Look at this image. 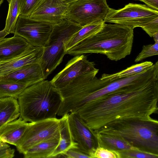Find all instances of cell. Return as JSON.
Here are the masks:
<instances>
[{
  "mask_svg": "<svg viewBox=\"0 0 158 158\" xmlns=\"http://www.w3.org/2000/svg\"><path fill=\"white\" fill-rule=\"evenodd\" d=\"M91 158H120L118 152L98 147L93 151Z\"/></svg>",
  "mask_w": 158,
  "mask_h": 158,
  "instance_id": "83f0119b",
  "label": "cell"
},
{
  "mask_svg": "<svg viewBox=\"0 0 158 158\" xmlns=\"http://www.w3.org/2000/svg\"><path fill=\"white\" fill-rule=\"evenodd\" d=\"M134 29L127 26L105 23L98 31L66 50L65 54L75 56L99 53L111 60L117 61L131 54Z\"/></svg>",
  "mask_w": 158,
  "mask_h": 158,
  "instance_id": "7a4b0ae2",
  "label": "cell"
},
{
  "mask_svg": "<svg viewBox=\"0 0 158 158\" xmlns=\"http://www.w3.org/2000/svg\"><path fill=\"white\" fill-rule=\"evenodd\" d=\"M158 55V41L153 44L143 45L141 52L137 56L135 62H137L148 57Z\"/></svg>",
  "mask_w": 158,
  "mask_h": 158,
  "instance_id": "4316f807",
  "label": "cell"
},
{
  "mask_svg": "<svg viewBox=\"0 0 158 158\" xmlns=\"http://www.w3.org/2000/svg\"><path fill=\"white\" fill-rule=\"evenodd\" d=\"M60 119L52 118L28 123L17 150L23 153L34 145L50 139L60 138Z\"/></svg>",
  "mask_w": 158,
  "mask_h": 158,
  "instance_id": "9c48e42d",
  "label": "cell"
},
{
  "mask_svg": "<svg viewBox=\"0 0 158 158\" xmlns=\"http://www.w3.org/2000/svg\"><path fill=\"white\" fill-rule=\"evenodd\" d=\"M153 63L151 61H146L132 65L119 72L112 74H103L100 79L113 80L127 77L141 72L151 67Z\"/></svg>",
  "mask_w": 158,
  "mask_h": 158,
  "instance_id": "603a6c76",
  "label": "cell"
},
{
  "mask_svg": "<svg viewBox=\"0 0 158 158\" xmlns=\"http://www.w3.org/2000/svg\"><path fill=\"white\" fill-rule=\"evenodd\" d=\"M28 86L26 84L0 79V98L10 97L18 99Z\"/></svg>",
  "mask_w": 158,
  "mask_h": 158,
  "instance_id": "d4e9b609",
  "label": "cell"
},
{
  "mask_svg": "<svg viewBox=\"0 0 158 158\" xmlns=\"http://www.w3.org/2000/svg\"><path fill=\"white\" fill-rule=\"evenodd\" d=\"M53 26L30 17L19 15L14 34L23 38L31 45L44 48L48 40Z\"/></svg>",
  "mask_w": 158,
  "mask_h": 158,
  "instance_id": "30bf717a",
  "label": "cell"
},
{
  "mask_svg": "<svg viewBox=\"0 0 158 158\" xmlns=\"http://www.w3.org/2000/svg\"><path fill=\"white\" fill-rule=\"evenodd\" d=\"M82 27L66 19L53 26L39 64L44 80L62 62L67 43Z\"/></svg>",
  "mask_w": 158,
  "mask_h": 158,
  "instance_id": "5b68a950",
  "label": "cell"
},
{
  "mask_svg": "<svg viewBox=\"0 0 158 158\" xmlns=\"http://www.w3.org/2000/svg\"><path fill=\"white\" fill-rule=\"evenodd\" d=\"M156 79H158V61L146 70L127 77L110 81L98 78L95 76L94 84L96 91L76 102L74 108L78 110L86 103L124 86Z\"/></svg>",
  "mask_w": 158,
  "mask_h": 158,
  "instance_id": "8992f818",
  "label": "cell"
},
{
  "mask_svg": "<svg viewBox=\"0 0 158 158\" xmlns=\"http://www.w3.org/2000/svg\"><path fill=\"white\" fill-rule=\"evenodd\" d=\"M64 155L65 158H91L89 155L80 150L77 148L70 149L66 152Z\"/></svg>",
  "mask_w": 158,
  "mask_h": 158,
  "instance_id": "1f68e13d",
  "label": "cell"
},
{
  "mask_svg": "<svg viewBox=\"0 0 158 158\" xmlns=\"http://www.w3.org/2000/svg\"><path fill=\"white\" fill-rule=\"evenodd\" d=\"M104 23V21L94 22L82 27L67 43L66 46V51L97 33L101 29Z\"/></svg>",
  "mask_w": 158,
  "mask_h": 158,
  "instance_id": "7402d4cb",
  "label": "cell"
},
{
  "mask_svg": "<svg viewBox=\"0 0 158 158\" xmlns=\"http://www.w3.org/2000/svg\"><path fill=\"white\" fill-rule=\"evenodd\" d=\"M22 37L15 35L5 38L0 42V61L6 60L22 53L30 45Z\"/></svg>",
  "mask_w": 158,
  "mask_h": 158,
  "instance_id": "ac0fdd59",
  "label": "cell"
},
{
  "mask_svg": "<svg viewBox=\"0 0 158 158\" xmlns=\"http://www.w3.org/2000/svg\"><path fill=\"white\" fill-rule=\"evenodd\" d=\"M68 4L65 19L82 27L104 21L110 8L106 0H77Z\"/></svg>",
  "mask_w": 158,
  "mask_h": 158,
  "instance_id": "ba28073f",
  "label": "cell"
},
{
  "mask_svg": "<svg viewBox=\"0 0 158 158\" xmlns=\"http://www.w3.org/2000/svg\"><path fill=\"white\" fill-rule=\"evenodd\" d=\"M44 48L30 44L21 54L0 61V78L5 76L26 65L39 63Z\"/></svg>",
  "mask_w": 158,
  "mask_h": 158,
  "instance_id": "5bb4252c",
  "label": "cell"
},
{
  "mask_svg": "<svg viewBox=\"0 0 158 158\" xmlns=\"http://www.w3.org/2000/svg\"><path fill=\"white\" fill-rule=\"evenodd\" d=\"M15 150L10 145L0 139V158H12L15 156Z\"/></svg>",
  "mask_w": 158,
  "mask_h": 158,
  "instance_id": "f546056e",
  "label": "cell"
},
{
  "mask_svg": "<svg viewBox=\"0 0 158 158\" xmlns=\"http://www.w3.org/2000/svg\"><path fill=\"white\" fill-rule=\"evenodd\" d=\"M60 138L50 139L31 147L23 154L25 158H50L57 147Z\"/></svg>",
  "mask_w": 158,
  "mask_h": 158,
  "instance_id": "44dd1931",
  "label": "cell"
},
{
  "mask_svg": "<svg viewBox=\"0 0 158 158\" xmlns=\"http://www.w3.org/2000/svg\"><path fill=\"white\" fill-rule=\"evenodd\" d=\"M69 115V114H65L60 119L59 143L50 158L65 157L64 155L68 150L78 148L77 144L74 140L70 129Z\"/></svg>",
  "mask_w": 158,
  "mask_h": 158,
  "instance_id": "e0dca14e",
  "label": "cell"
},
{
  "mask_svg": "<svg viewBox=\"0 0 158 158\" xmlns=\"http://www.w3.org/2000/svg\"><path fill=\"white\" fill-rule=\"evenodd\" d=\"M158 18V11L146 5L129 3L118 10L110 9L104 22L142 28Z\"/></svg>",
  "mask_w": 158,
  "mask_h": 158,
  "instance_id": "52a82bcc",
  "label": "cell"
},
{
  "mask_svg": "<svg viewBox=\"0 0 158 158\" xmlns=\"http://www.w3.org/2000/svg\"><path fill=\"white\" fill-rule=\"evenodd\" d=\"M2 79L26 84L29 86L44 80L39 63L29 64L2 77Z\"/></svg>",
  "mask_w": 158,
  "mask_h": 158,
  "instance_id": "9a60e30c",
  "label": "cell"
},
{
  "mask_svg": "<svg viewBox=\"0 0 158 158\" xmlns=\"http://www.w3.org/2000/svg\"><path fill=\"white\" fill-rule=\"evenodd\" d=\"M18 99L20 117L30 122L56 118L63 100L59 89L45 80L27 87Z\"/></svg>",
  "mask_w": 158,
  "mask_h": 158,
  "instance_id": "3957f363",
  "label": "cell"
},
{
  "mask_svg": "<svg viewBox=\"0 0 158 158\" xmlns=\"http://www.w3.org/2000/svg\"><path fill=\"white\" fill-rule=\"evenodd\" d=\"M120 158H158V154L141 150L118 151Z\"/></svg>",
  "mask_w": 158,
  "mask_h": 158,
  "instance_id": "484cf974",
  "label": "cell"
},
{
  "mask_svg": "<svg viewBox=\"0 0 158 158\" xmlns=\"http://www.w3.org/2000/svg\"><path fill=\"white\" fill-rule=\"evenodd\" d=\"M95 135L97 147H101L116 152L131 150H140L116 136L98 133H96Z\"/></svg>",
  "mask_w": 158,
  "mask_h": 158,
  "instance_id": "d6986e66",
  "label": "cell"
},
{
  "mask_svg": "<svg viewBox=\"0 0 158 158\" xmlns=\"http://www.w3.org/2000/svg\"><path fill=\"white\" fill-rule=\"evenodd\" d=\"M41 0H23L20 16L30 17Z\"/></svg>",
  "mask_w": 158,
  "mask_h": 158,
  "instance_id": "f1b7e54d",
  "label": "cell"
},
{
  "mask_svg": "<svg viewBox=\"0 0 158 158\" xmlns=\"http://www.w3.org/2000/svg\"><path fill=\"white\" fill-rule=\"evenodd\" d=\"M96 133L116 136L140 150L158 154L157 120L122 123Z\"/></svg>",
  "mask_w": 158,
  "mask_h": 158,
  "instance_id": "277c9868",
  "label": "cell"
},
{
  "mask_svg": "<svg viewBox=\"0 0 158 158\" xmlns=\"http://www.w3.org/2000/svg\"><path fill=\"white\" fill-rule=\"evenodd\" d=\"M3 0H0V6L2 3Z\"/></svg>",
  "mask_w": 158,
  "mask_h": 158,
  "instance_id": "d590c367",
  "label": "cell"
},
{
  "mask_svg": "<svg viewBox=\"0 0 158 158\" xmlns=\"http://www.w3.org/2000/svg\"><path fill=\"white\" fill-rule=\"evenodd\" d=\"M68 6L64 0H41L30 17L53 26L65 19Z\"/></svg>",
  "mask_w": 158,
  "mask_h": 158,
  "instance_id": "4fadbf2b",
  "label": "cell"
},
{
  "mask_svg": "<svg viewBox=\"0 0 158 158\" xmlns=\"http://www.w3.org/2000/svg\"><path fill=\"white\" fill-rule=\"evenodd\" d=\"M28 123L20 118L5 124L0 128V139L17 146L28 127Z\"/></svg>",
  "mask_w": 158,
  "mask_h": 158,
  "instance_id": "2e32d148",
  "label": "cell"
},
{
  "mask_svg": "<svg viewBox=\"0 0 158 158\" xmlns=\"http://www.w3.org/2000/svg\"><path fill=\"white\" fill-rule=\"evenodd\" d=\"M144 3L149 7L158 11V0H136Z\"/></svg>",
  "mask_w": 158,
  "mask_h": 158,
  "instance_id": "d6a6232c",
  "label": "cell"
},
{
  "mask_svg": "<svg viewBox=\"0 0 158 158\" xmlns=\"http://www.w3.org/2000/svg\"><path fill=\"white\" fill-rule=\"evenodd\" d=\"M99 70L95 67L94 62L90 61L83 54L75 56L69 60L61 71L50 81L56 88L59 89L68 84L75 78Z\"/></svg>",
  "mask_w": 158,
  "mask_h": 158,
  "instance_id": "8fae6325",
  "label": "cell"
},
{
  "mask_svg": "<svg viewBox=\"0 0 158 158\" xmlns=\"http://www.w3.org/2000/svg\"><path fill=\"white\" fill-rule=\"evenodd\" d=\"M9 9L4 28L9 34H14L15 26L20 15L23 0H7Z\"/></svg>",
  "mask_w": 158,
  "mask_h": 158,
  "instance_id": "cb8c5ba5",
  "label": "cell"
},
{
  "mask_svg": "<svg viewBox=\"0 0 158 158\" xmlns=\"http://www.w3.org/2000/svg\"><path fill=\"white\" fill-rule=\"evenodd\" d=\"M9 34L7 33L4 29L0 31V42L3 40L5 37Z\"/></svg>",
  "mask_w": 158,
  "mask_h": 158,
  "instance_id": "836d02e7",
  "label": "cell"
},
{
  "mask_svg": "<svg viewBox=\"0 0 158 158\" xmlns=\"http://www.w3.org/2000/svg\"><path fill=\"white\" fill-rule=\"evenodd\" d=\"M68 122L74 140L77 148L91 156L97 147L95 135L83 120L76 112L69 113Z\"/></svg>",
  "mask_w": 158,
  "mask_h": 158,
  "instance_id": "7c38bea8",
  "label": "cell"
},
{
  "mask_svg": "<svg viewBox=\"0 0 158 158\" xmlns=\"http://www.w3.org/2000/svg\"><path fill=\"white\" fill-rule=\"evenodd\" d=\"M20 114L17 98L10 97L0 98V128L16 119Z\"/></svg>",
  "mask_w": 158,
  "mask_h": 158,
  "instance_id": "ffe728a7",
  "label": "cell"
},
{
  "mask_svg": "<svg viewBox=\"0 0 158 158\" xmlns=\"http://www.w3.org/2000/svg\"><path fill=\"white\" fill-rule=\"evenodd\" d=\"M150 37L158 32V18L156 19L141 28Z\"/></svg>",
  "mask_w": 158,
  "mask_h": 158,
  "instance_id": "4dcf8cb0",
  "label": "cell"
},
{
  "mask_svg": "<svg viewBox=\"0 0 158 158\" xmlns=\"http://www.w3.org/2000/svg\"><path fill=\"white\" fill-rule=\"evenodd\" d=\"M158 79L128 85L97 98L76 112L95 133L122 123L152 121L157 113Z\"/></svg>",
  "mask_w": 158,
  "mask_h": 158,
  "instance_id": "6da1fadb",
  "label": "cell"
},
{
  "mask_svg": "<svg viewBox=\"0 0 158 158\" xmlns=\"http://www.w3.org/2000/svg\"><path fill=\"white\" fill-rule=\"evenodd\" d=\"M67 3H69L71 2H73L77 0H64Z\"/></svg>",
  "mask_w": 158,
  "mask_h": 158,
  "instance_id": "e575fe53",
  "label": "cell"
}]
</instances>
